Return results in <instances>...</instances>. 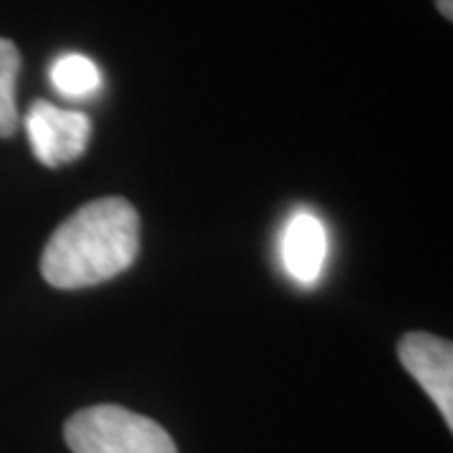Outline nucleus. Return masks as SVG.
<instances>
[{"label":"nucleus","instance_id":"0eeeda50","mask_svg":"<svg viewBox=\"0 0 453 453\" xmlns=\"http://www.w3.org/2000/svg\"><path fill=\"white\" fill-rule=\"evenodd\" d=\"M20 73V50L13 41L0 38V136L8 139L18 129L16 83Z\"/></svg>","mask_w":453,"mask_h":453},{"label":"nucleus","instance_id":"20e7f679","mask_svg":"<svg viewBox=\"0 0 453 453\" xmlns=\"http://www.w3.org/2000/svg\"><path fill=\"white\" fill-rule=\"evenodd\" d=\"M403 368L438 405L441 416L453 428V348L449 340L428 333H408L398 342Z\"/></svg>","mask_w":453,"mask_h":453},{"label":"nucleus","instance_id":"f03ea898","mask_svg":"<svg viewBox=\"0 0 453 453\" xmlns=\"http://www.w3.org/2000/svg\"><path fill=\"white\" fill-rule=\"evenodd\" d=\"M73 453H177L162 426L121 405H91L65 423Z\"/></svg>","mask_w":453,"mask_h":453},{"label":"nucleus","instance_id":"39448f33","mask_svg":"<svg viewBox=\"0 0 453 453\" xmlns=\"http://www.w3.org/2000/svg\"><path fill=\"white\" fill-rule=\"evenodd\" d=\"M282 265L300 285H315L327 259V229L312 211H297L282 232Z\"/></svg>","mask_w":453,"mask_h":453},{"label":"nucleus","instance_id":"423d86ee","mask_svg":"<svg viewBox=\"0 0 453 453\" xmlns=\"http://www.w3.org/2000/svg\"><path fill=\"white\" fill-rule=\"evenodd\" d=\"M50 83L65 98H88L101 88V71L88 56L65 53L50 65Z\"/></svg>","mask_w":453,"mask_h":453},{"label":"nucleus","instance_id":"7ed1b4c3","mask_svg":"<svg viewBox=\"0 0 453 453\" xmlns=\"http://www.w3.org/2000/svg\"><path fill=\"white\" fill-rule=\"evenodd\" d=\"M26 131L35 159L46 166H61L76 162L86 151L91 139V119L49 101H33L26 116Z\"/></svg>","mask_w":453,"mask_h":453},{"label":"nucleus","instance_id":"f257e3e1","mask_svg":"<svg viewBox=\"0 0 453 453\" xmlns=\"http://www.w3.org/2000/svg\"><path fill=\"white\" fill-rule=\"evenodd\" d=\"M139 214L121 196L83 204L56 226L41 273L58 290H81L129 270L139 255Z\"/></svg>","mask_w":453,"mask_h":453},{"label":"nucleus","instance_id":"6e6552de","mask_svg":"<svg viewBox=\"0 0 453 453\" xmlns=\"http://www.w3.org/2000/svg\"><path fill=\"white\" fill-rule=\"evenodd\" d=\"M436 5H438V11H441L443 16L451 20V18H453V3H451V0H436Z\"/></svg>","mask_w":453,"mask_h":453}]
</instances>
